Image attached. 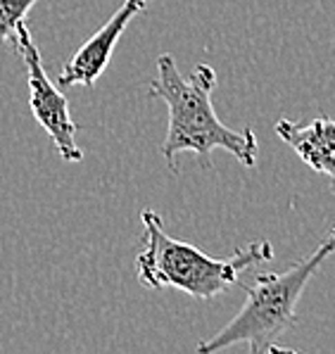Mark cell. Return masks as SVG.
Listing matches in <instances>:
<instances>
[{
    "label": "cell",
    "instance_id": "3957f363",
    "mask_svg": "<svg viewBox=\"0 0 335 354\" xmlns=\"http://www.w3.org/2000/svg\"><path fill=\"white\" fill-rule=\"evenodd\" d=\"M143 248L136 254V274L145 288H176L195 299H212L240 281V274L259 261L274 259L269 241H255L231 257H209L191 243L171 238L155 209L140 212Z\"/></svg>",
    "mask_w": 335,
    "mask_h": 354
},
{
    "label": "cell",
    "instance_id": "7a4b0ae2",
    "mask_svg": "<svg viewBox=\"0 0 335 354\" xmlns=\"http://www.w3.org/2000/svg\"><path fill=\"white\" fill-rule=\"evenodd\" d=\"M335 252V228L318 243L314 252L305 259L295 261L285 271H267L257 274L255 283L245 288L247 297L240 312L236 314L219 333L209 340L200 342V354H212L229 350L233 345L245 342L252 354L264 352H295L293 347L280 345V337L295 328V309L305 288L321 269V264Z\"/></svg>",
    "mask_w": 335,
    "mask_h": 354
},
{
    "label": "cell",
    "instance_id": "277c9868",
    "mask_svg": "<svg viewBox=\"0 0 335 354\" xmlns=\"http://www.w3.org/2000/svg\"><path fill=\"white\" fill-rule=\"evenodd\" d=\"M15 50L21 55L26 69V86H29V107L34 112L39 127H43L50 136L52 145H55L57 155L64 162H77L84 160V150L77 145V131L79 127L74 124L72 114H69V102L64 93L59 91L57 84H52L50 76L46 74L41 62V53L36 46L34 36H31L29 24H21L17 31V41H15Z\"/></svg>",
    "mask_w": 335,
    "mask_h": 354
},
{
    "label": "cell",
    "instance_id": "52a82bcc",
    "mask_svg": "<svg viewBox=\"0 0 335 354\" xmlns=\"http://www.w3.org/2000/svg\"><path fill=\"white\" fill-rule=\"evenodd\" d=\"M36 3L39 0H0V43L15 46L19 26L26 21V15Z\"/></svg>",
    "mask_w": 335,
    "mask_h": 354
},
{
    "label": "cell",
    "instance_id": "6da1fadb",
    "mask_svg": "<svg viewBox=\"0 0 335 354\" xmlns=\"http://www.w3.org/2000/svg\"><path fill=\"white\" fill-rule=\"evenodd\" d=\"M217 86V72L209 64H198L191 79L178 72L171 55L157 57V79L150 81V97H157L169 110L166 138L162 155L171 171H176V157L181 152H195L204 169L212 167V152L226 150L252 169L257 165V136L252 129L233 131L217 117L212 93Z\"/></svg>",
    "mask_w": 335,
    "mask_h": 354
},
{
    "label": "cell",
    "instance_id": "5b68a950",
    "mask_svg": "<svg viewBox=\"0 0 335 354\" xmlns=\"http://www.w3.org/2000/svg\"><path fill=\"white\" fill-rule=\"evenodd\" d=\"M150 3H153V0H124L117 8V12L69 57V62L64 64L62 69H59V76H57L59 88H72V86L93 88L95 81L100 79L102 72L107 69V64H110L112 53H115L119 38L126 31V26L131 24V19L136 17V15L145 12Z\"/></svg>",
    "mask_w": 335,
    "mask_h": 354
},
{
    "label": "cell",
    "instance_id": "8992f818",
    "mask_svg": "<svg viewBox=\"0 0 335 354\" xmlns=\"http://www.w3.org/2000/svg\"><path fill=\"white\" fill-rule=\"evenodd\" d=\"M274 129L312 171L326 174L335 195V119L316 117L309 124L278 119Z\"/></svg>",
    "mask_w": 335,
    "mask_h": 354
}]
</instances>
